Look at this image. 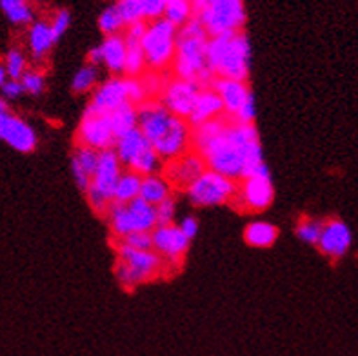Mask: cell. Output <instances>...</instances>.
I'll use <instances>...</instances> for the list:
<instances>
[{"mask_svg": "<svg viewBox=\"0 0 358 356\" xmlns=\"http://www.w3.org/2000/svg\"><path fill=\"white\" fill-rule=\"evenodd\" d=\"M191 142L209 171L244 180L255 175H266L259 131L253 124H238L231 118H215L191 133Z\"/></svg>", "mask_w": 358, "mask_h": 356, "instance_id": "cell-1", "label": "cell"}, {"mask_svg": "<svg viewBox=\"0 0 358 356\" xmlns=\"http://www.w3.org/2000/svg\"><path fill=\"white\" fill-rule=\"evenodd\" d=\"M208 33L195 17L178 27L173 69L180 80L195 82L202 87L211 84L213 75L208 66Z\"/></svg>", "mask_w": 358, "mask_h": 356, "instance_id": "cell-2", "label": "cell"}, {"mask_svg": "<svg viewBox=\"0 0 358 356\" xmlns=\"http://www.w3.org/2000/svg\"><path fill=\"white\" fill-rule=\"evenodd\" d=\"M250 41L244 31L227 33L208 41V66L217 78L245 82L250 75Z\"/></svg>", "mask_w": 358, "mask_h": 356, "instance_id": "cell-3", "label": "cell"}, {"mask_svg": "<svg viewBox=\"0 0 358 356\" xmlns=\"http://www.w3.org/2000/svg\"><path fill=\"white\" fill-rule=\"evenodd\" d=\"M193 17L202 24L209 38L241 31L245 22V8L241 0L193 2Z\"/></svg>", "mask_w": 358, "mask_h": 356, "instance_id": "cell-4", "label": "cell"}, {"mask_svg": "<svg viewBox=\"0 0 358 356\" xmlns=\"http://www.w3.org/2000/svg\"><path fill=\"white\" fill-rule=\"evenodd\" d=\"M164 271L162 258L155 251H138L127 248L122 242L117 245V262L115 275L120 285L126 289H135L160 275Z\"/></svg>", "mask_w": 358, "mask_h": 356, "instance_id": "cell-5", "label": "cell"}, {"mask_svg": "<svg viewBox=\"0 0 358 356\" xmlns=\"http://www.w3.org/2000/svg\"><path fill=\"white\" fill-rule=\"evenodd\" d=\"M177 27L169 24L166 18L148 24L145 35L141 42L145 66L155 73L162 71L173 64L177 51Z\"/></svg>", "mask_w": 358, "mask_h": 356, "instance_id": "cell-6", "label": "cell"}, {"mask_svg": "<svg viewBox=\"0 0 358 356\" xmlns=\"http://www.w3.org/2000/svg\"><path fill=\"white\" fill-rule=\"evenodd\" d=\"M120 175H122V164H120L113 149L100 151L99 164H96L95 173L91 176L90 190L86 191L90 206L96 213H102V215L108 213L109 204L113 202L115 185H117Z\"/></svg>", "mask_w": 358, "mask_h": 356, "instance_id": "cell-7", "label": "cell"}, {"mask_svg": "<svg viewBox=\"0 0 358 356\" xmlns=\"http://www.w3.org/2000/svg\"><path fill=\"white\" fill-rule=\"evenodd\" d=\"M236 187L238 185L231 178L206 169L186 191L195 206L209 208V206H222V204L235 200Z\"/></svg>", "mask_w": 358, "mask_h": 356, "instance_id": "cell-8", "label": "cell"}, {"mask_svg": "<svg viewBox=\"0 0 358 356\" xmlns=\"http://www.w3.org/2000/svg\"><path fill=\"white\" fill-rule=\"evenodd\" d=\"M78 145L82 148L95 149V151H108L115 148L117 136H115L111 124H109L108 115H100L86 109V113L82 117L80 126H78Z\"/></svg>", "mask_w": 358, "mask_h": 356, "instance_id": "cell-9", "label": "cell"}, {"mask_svg": "<svg viewBox=\"0 0 358 356\" xmlns=\"http://www.w3.org/2000/svg\"><path fill=\"white\" fill-rule=\"evenodd\" d=\"M200 90H202V86H199L195 82L175 78V80L166 82L160 102H162L164 108L168 109V113L171 117L187 120L191 111H193V106H195Z\"/></svg>", "mask_w": 358, "mask_h": 356, "instance_id": "cell-10", "label": "cell"}, {"mask_svg": "<svg viewBox=\"0 0 358 356\" xmlns=\"http://www.w3.org/2000/svg\"><path fill=\"white\" fill-rule=\"evenodd\" d=\"M151 242H153V251L162 258L164 266L168 264L173 267L180 266L182 258L189 248V240L182 235L178 226H175V224L155 227L151 231Z\"/></svg>", "mask_w": 358, "mask_h": 356, "instance_id": "cell-11", "label": "cell"}, {"mask_svg": "<svg viewBox=\"0 0 358 356\" xmlns=\"http://www.w3.org/2000/svg\"><path fill=\"white\" fill-rule=\"evenodd\" d=\"M273 197H275V191H273L271 178H269V173H266V175L244 178L242 184L236 187L235 202L238 204V208L248 209V211H264L271 206Z\"/></svg>", "mask_w": 358, "mask_h": 356, "instance_id": "cell-12", "label": "cell"}, {"mask_svg": "<svg viewBox=\"0 0 358 356\" xmlns=\"http://www.w3.org/2000/svg\"><path fill=\"white\" fill-rule=\"evenodd\" d=\"M169 122L171 115L160 100L148 99L141 106H136V129L141 131L151 145L168 131Z\"/></svg>", "mask_w": 358, "mask_h": 356, "instance_id": "cell-13", "label": "cell"}, {"mask_svg": "<svg viewBox=\"0 0 358 356\" xmlns=\"http://www.w3.org/2000/svg\"><path fill=\"white\" fill-rule=\"evenodd\" d=\"M206 169L208 167L199 153H184L182 157L169 160L164 169V178L171 187L187 190Z\"/></svg>", "mask_w": 358, "mask_h": 356, "instance_id": "cell-14", "label": "cell"}, {"mask_svg": "<svg viewBox=\"0 0 358 356\" xmlns=\"http://www.w3.org/2000/svg\"><path fill=\"white\" fill-rule=\"evenodd\" d=\"M191 142V127L187 120L171 117L168 131L153 144V149L162 160H173L187 153Z\"/></svg>", "mask_w": 358, "mask_h": 356, "instance_id": "cell-15", "label": "cell"}, {"mask_svg": "<svg viewBox=\"0 0 358 356\" xmlns=\"http://www.w3.org/2000/svg\"><path fill=\"white\" fill-rule=\"evenodd\" d=\"M209 87L220 97L224 106V113H227V117L231 118V120H235L242 109L250 104L251 100H255L253 93H251L245 82L215 78V80H211V86Z\"/></svg>", "mask_w": 358, "mask_h": 356, "instance_id": "cell-16", "label": "cell"}, {"mask_svg": "<svg viewBox=\"0 0 358 356\" xmlns=\"http://www.w3.org/2000/svg\"><path fill=\"white\" fill-rule=\"evenodd\" d=\"M351 243H353V233L345 222L338 220V218L324 222L322 235H320L317 245L326 257L342 258L350 251Z\"/></svg>", "mask_w": 358, "mask_h": 356, "instance_id": "cell-17", "label": "cell"}, {"mask_svg": "<svg viewBox=\"0 0 358 356\" xmlns=\"http://www.w3.org/2000/svg\"><path fill=\"white\" fill-rule=\"evenodd\" d=\"M0 140H4L6 144L20 153H29L36 148V135L33 127L11 113L0 124Z\"/></svg>", "mask_w": 358, "mask_h": 356, "instance_id": "cell-18", "label": "cell"}, {"mask_svg": "<svg viewBox=\"0 0 358 356\" xmlns=\"http://www.w3.org/2000/svg\"><path fill=\"white\" fill-rule=\"evenodd\" d=\"M127 104L126 87H124V78H109L104 84L96 87L95 95L91 99L87 109L100 115H109L120 106Z\"/></svg>", "mask_w": 358, "mask_h": 356, "instance_id": "cell-19", "label": "cell"}, {"mask_svg": "<svg viewBox=\"0 0 358 356\" xmlns=\"http://www.w3.org/2000/svg\"><path fill=\"white\" fill-rule=\"evenodd\" d=\"M222 113L224 106L220 97H218L211 87H202L199 97H196L195 106H193V111H191L189 118H187V124L199 127L202 126V124H206V122L220 118Z\"/></svg>", "mask_w": 358, "mask_h": 356, "instance_id": "cell-20", "label": "cell"}, {"mask_svg": "<svg viewBox=\"0 0 358 356\" xmlns=\"http://www.w3.org/2000/svg\"><path fill=\"white\" fill-rule=\"evenodd\" d=\"M99 157H100L99 151L90 148H82V145H78L75 155H73V160H71L73 175H75L77 185L84 191V193L90 190L91 176H93V173H95Z\"/></svg>", "mask_w": 358, "mask_h": 356, "instance_id": "cell-21", "label": "cell"}, {"mask_svg": "<svg viewBox=\"0 0 358 356\" xmlns=\"http://www.w3.org/2000/svg\"><path fill=\"white\" fill-rule=\"evenodd\" d=\"M102 50V64L115 75H122L124 62H126V42L124 36L113 35L106 36V41L100 44Z\"/></svg>", "mask_w": 358, "mask_h": 356, "instance_id": "cell-22", "label": "cell"}, {"mask_svg": "<svg viewBox=\"0 0 358 356\" xmlns=\"http://www.w3.org/2000/svg\"><path fill=\"white\" fill-rule=\"evenodd\" d=\"M148 145H151V144L144 138V135H142L141 131L133 129V131H129V133H126V135L118 136L117 142H115L113 151L122 166H129L133 158L141 153L142 149L148 148Z\"/></svg>", "mask_w": 358, "mask_h": 356, "instance_id": "cell-23", "label": "cell"}, {"mask_svg": "<svg viewBox=\"0 0 358 356\" xmlns=\"http://www.w3.org/2000/svg\"><path fill=\"white\" fill-rule=\"evenodd\" d=\"M169 197H171V185L168 184V180L162 175L142 176L138 199H142L155 208V206H159L160 202H164Z\"/></svg>", "mask_w": 358, "mask_h": 356, "instance_id": "cell-24", "label": "cell"}, {"mask_svg": "<svg viewBox=\"0 0 358 356\" xmlns=\"http://www.w3.org/2000/svg\"><path fill=\"white\" fill-rule=\"evenodd\" d=\"M278 236V229L269 222H251L250 226L245 227L244 238L245 242L253 245V248H269L275 243Z\"/></svg>", "mask_w": 358, "mask_h": 356, "instance_id": "cell-25", "label": "cell"}, {"mask_svg": "<svg viewBox=\"0 0 358 356\" xmlns=\"http://www.w3.org/2000/svg\"><path fill=\"white\" fill-rule=\"evenodd\" d=\"M141 184H142L141 175H136V173L129 171V169H127V171H122L117 185H115L113 202L129 204L135 199H138V194H141Z\"/></svg>", "mask_w": 358, "mask_h": 356, "instance_id": "cell-26", "label": "cell"}, {"mask_svg": "<svg viewBox=\"0 0 358 356\" xmlns=\"http://www.w3.org/2000/svg\"><path fill=\"white\" fill-rule=\"evenodd\" d=\"M127 211L131 215L133 226L135 231H144L151 233L157 227V217H155V208L144 202L142 199H135L133 202L127 204Z\"/></svg>", "mask_w": 358, "mask_h": 356, "instance_id": "cell-27", "label": "cell"}, {"mask_svg": "<svg viewBox=\"0 0 358 356\" xmlns=\"http://www.w3.org/2000/svg\"><path fill=\"white\" fill-rule=\"evenodd\" d=\"M55 41L51 35V27L48 22H35L29 29V48L36 60L44 59L53 48Z\"/></svg>", "mask_w": 358, "mask_h": 356, "instance_id": "cell-28", "label": "cell"}, {"mask_svg": "<svg viewBox=\"0 0 358 356\" xmlns=\"http://www.w3.org/2000/svg\"><path fill=\"white\" fill-rule=\"evenodd\" d=\"M127 167H129V171L141 176L159 175V171L162 169V158L155 151L153 145H148V148L142 149L141 153L133 158L131 164Z\"/></svg>", "mask_w": 358, "mask_h": 356, "instance_id": "cell-29", "label": "cell"}, {"mask_svg": "<svg viewBox=\"0 0 358 356\" xmlns=\"http://www.w3.org/2000/svg\"><path fill=\"white\" fill-rule=\"evenodd\" d=\"M109 124H111V129H113L115 136H122L129 131L136 129V106L133 104H124L120 108H117L115 111L108 115Z\"/></svg>", "mask_w": 358, "mask_h": 356, "instance_id": "cell-30", "label": "cell"}, {"mask_svg": "<svg viewBox=\"0 0 358 356\" xmlns=\"http://www.w3.org/2000/svg\"><path fill=\"white\" fill-rule=\"evenodd\" d=\"M164 18L178 29L193 18V6L187 0H168Z\"/></svg>", "mask_w": 358, "mask_h": 356, "instance_id": "cell-31", "label": "cell"}, {"mask_svg": "<svg viewBox=\"0 0 358 356\" xmlns=\"http://www.w3.org/2000/svg\"><path fill=\"white\" fill-rule=\"evenodd\" d=\"M0 8L13 24H29L33 20L31 6L22 0H2Z\"/></svg>", "mask_w": 358, "mask_h": 356, "instance_id": "cell-32", "label": "cell"}, {"mask_svg": "<svg viewBox=\"0 0 358 356\" xmlns=\"http://www.w3.org/2000/svg\"><path fill=\"white\" fill-rule=\"evenodd\" d=\"M145 66L144 53L141 45H126V62H124V75L126 78H141Z\"/></svg>", "mask_w": 358, "mask_h": 356, "instance_id": "cell-33", "label": "cell"}, {"mask_svg": "<svg viewBox=\"0 0 358 356\" xmlns=\"http://www.w3.org/2000/svg\"><path fill=\"white\" fill-rule=\"evenodd\" d=\"M124 26H126V24H124L122 17H120V13H118L117 6H111V8L104 9V11L100 13L99 27H100V31L106 33L108 36L118 35V31H120Z\"/></svg>", "mask_w": 358, "mask_h": 356, "instance_id": "cell-34", "label": "cell"}, {"mask_svg": "<svg viewBox=\"0 0 358 356\" xmlns=\"http://www.w3.org/2000/svg\"><path fill=\"white\" fill-rule=\"evenodd\" d=\"M115 6H117L118 13H120L126 26L144 20V0H122Z\"/></svg>", "mask_w": 358, "mask_h": 356, "instance_id": "cell-35", "label": "cell"}, {"mask_svg": "<svg viewBox=\"0 0 358 356\" xmlns=\"http://www.w3.org/2000/svg\"><path fill=\"white\" fill-rule=\"evenodd\" d=\"M324 222L315 220V218H304L300 220V224L296 226V236H299L302 242L311 243V245H317L320 235H322Z\"/></svg>", "mask_w": 358, "mask_h": 356, "instance_id": "cell-36", "label": "cell"}, {"mask_svg": "<svg viewBox=\"0 0 358 356\" xmlns=\"http://www.w3.org/2000/svg\"><path fill=\"white\" fill-rule=\"evenodd\" d=\"M96 80H99V69L95 66H84L73 78L71 87L75 93H86L96 86Z\"/></svg>", "mask_w": 358, "mask_h": 356, "instance_id": "cell-37", "label": "cell"}, {"mask_svg": "<svg viewBox=\"0 0 358 356\" xmlns=\"http://www.w3.org/2000/svg\"><path fill=\"white\" fill-rule=\"evenodd\" d=\"M6 75H9L11 80H18L26 73V57L18 50H11L6 57Z\"/></svg>", "mask_w": 358, "mask_h": 356, "instance_id": "cell-38", "label": "cell"}, {"mask_svg": "<svg viewBox=\"0 0 358 356\" xmlns=\"http://www.w3.org/2000/svg\"><path fill=\"white\" fill-rule=\"evenodd\" d=\"M124 87H126V97L129 104L141 106L142 102L150 99L142 86L141 78H124Z\"/></svg>", "mask_w": 358, "mask_h": 356, "instance_id": "cell-39", "label": "cell"}, {"mask_svg": "<svg viewBox=\"0 0 358 356\" xmlns=\"http://www.w3.org/2000/svg\"><path fill=\"white\" fill-rule=\"evenodd\" d=\"M118 242H122L124 245L138 251H153V242H151V233H144V231H135L131 235L124 236Z\"/></svg>", "mask_w": 358, "mask_h": 356, "instance_id": "cell-40", "label": "cell"}, {"mask_svg": "<svg viewBox=\"0 0 358 356\" xmlns=\"http://www.w3.org/2000/svg\"><path fill=\"white\" fill-rule=\"evenodd\" d=\"M155 217H157V227L171 226L175 220V200L169 197L159 206H155Z\"/></svg>", "mask_w": 358, "mask_h": 356, "instance_id": "cell-41", "label": "cell"}, {"mask_svg": "<svg viewBox=\"0 0 358 356\" xmlns=\"http://www.w3.org/2000/svg\"><path fill=\"white\" fill-rule=\"evenodd\" d=\"M20 86H22V90L27 91V93L38 95V93L44 91V77L36 71H26L24 73V77L20 78Z\"/></svg>", "mask_w": 358, "mask_h": 356, "instance_id": "cell-42", "label": "cell"}, {"mask_svg": "<svg viewBox=\"0 0 358 356\" xmlns=\"http://www.w3.org/2000/svg\"><path fill=\"white\" fill-rule=\"evenodd\" d=\"M69 20H71V17H69L68 9H59V11H57V15H55V18H53V22L50 24L51 35H53L55 42L59 41L60 36L68 31Z\"/></svg>", "mask_w": 358, "mask_h": 356, "instance_id": "cell-43", "label": "cell"}, {"mask_svg": "<svg viewBox=\"0 0 358 356\" xmlns=\"http://www.w3.org/2000/svg\"><path fill=\"white\" fill-rule=\"evenodd\" d=\"M145 29H148V22H135L129 24L126 29V35H124V42L126 45H141L142 38L145 35Z\"/></svg>", "mask_w": 358, "mask_h": 356, "instance_id": "cell-44", "label": "cell"}, {"mask_svg": "<svg viewBox=\"0 0 358 356\" xmlns=\"http://www.w3.org/2000/svg\"><path fill=\"white\" fill-rule=\"evenodd\" d=\"M164 11H166V2L164 0H144V20H160L164 18Z\"/></svg>", "mask_w": 358, "mask_h": 356, "instance_id": "cell-45", "label": "cell"}, {"mask_svg": "<svg viewBox=\"0 0 358 356\" xmlns=\"http://www.w3.org/2000/svg\"><path fill=\"white\" fill-rule=\"evenodd\" d=\"M142 80V86H144L145 93H148V97L150 95H155V93H162L164 86H166V82H164V78L159 77V73H148L144 78H141Z\"/></svg>", "mask_w": 358, "mask_h": 356, "instance_id": "cell-46", "label": "cell"}, {"mask_svg": "<svg viewBox=\"0 0 358 356\" xmlns=\"http://www.w3.org/2000/svg\"><path fill=\"white\" fill-rule=\"evenodd\" d=\"M178 229L191 242V238H195L196 233H199V222L195 217H186L178 224Z\"/></svg>", "mask_w": 358, "mask_h": 356, "instance_id": "cell-47", "label": "cell"}, {"mask_svg": "<svg viewBox=\"0 0 358 356\" xmlns=\"http://www.w3.org/2000/svg\"><path fill=\"white\" fill-rule=\"evenodd\" d=\"M22 86H20V82L18 80H6L4 86H2V93L9 99H17L20 93H22Z\"/></svg>", "mask_w": 358, "mask_h": 356, "instance_id": "cell-48", "label": "cell"}, {"mask_svg": "<svg viewBox=\"0 0 358 356\" xmlns=\"http://www.w3.org/2000/svg\"><path fill=\"white\" fill-rule=\"evenodd\" d=\"M87 59H90V66H95V68L102 64V50H100V45H96V48L90 51Z\"/></svg>", "mask_w": 358, "mask_h": 356, "instance_id": "cell-49", "label": "cell"}, {"mask_svg": "<svg viewBox=\"0 0 358 356\" xmlns=\"http://www.w3.org/2000/svg\"><path fill=\"white\" fill-rule=\"evenodd\" d=\"M9 115V111H8V106H6V102L2 99H0V124H2V122L6 120V117H8Z\"/></svg>", "mask_w": 358, "mask_h": 356, "instance_id": "cell-50", "label": "cell"}, {"mask_svg": "<svg viewBox=\"0 0 358 356\" xmlns=\"http://www.w3.org/2000/svg\"><path fill=\"white\" fill-rule=\"evenodd\" d=\"M6 77H8V75H6V69L2 68V66H0V86H4Z\"/></svg>", "mask_w": 358, "mask_h": 356, "instance_id": "cell-51", "label": "cell"}]
</instances>
